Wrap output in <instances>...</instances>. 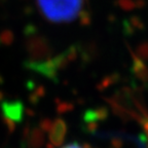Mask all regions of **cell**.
Returning <instances> with one entry per match:
<instances>
[{"label":"cell","instance_id":"6da1fadb","mask_svg":"<svg viewBox=\"0 0 148 148\" xmlns=\"http://www.w3.org/2000/svg\"><path fill=\"white\" fill-rule=\"evenodd\" d=\"M44 16L56 23L73 21L81 12L83 0H36Z\"/></svg>","mask_w":148,"mask_h":148},{"label":"cell","instance_id":"7a4b0ae2","mask_svg":"<svg viewBox=\"0 0 148 148\" xmlns=\"http://www.w3.org/2000/svg\"><path fill=\"white\" fill-rule=\"evenodd\" d=\"M61 148H88V147H86V146L82 145V144L74 143V142H73V143H69V144L63 146V147H61Z\"/></svg>","mask_w":148,"mask_h":148}]
</instances>
